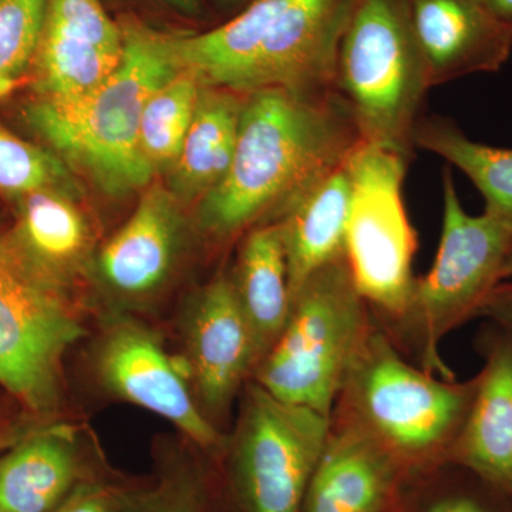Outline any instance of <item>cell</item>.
Masks as SVG:
<instances>
[{
  "label": "cell",
  "mask_w": 512,
  "mask_h": 512,
  "mask_svg": "<svg viewBox=\"0 0 512 512\" xmlns=\"http://www.w3.org/2000/svg\"><path fill=\"white\" fill-rule=\"evenodd\" d=\"M362 141L338 92L248 94L231 168L198 202V227L214 241H228L281 220Z\"/></svg>",
  "instance_id": "obj_1"
},
{
  "label": "cell",
  "mask_w": 512,
  "mask_h": 512,
  "mask_svg": "<svg viewBox=\"0 0 512 512\" xmlns=\"http://www.w3.org/2000/svg\"><path fill=\"white\" fill-rule=\"evenodd\" d=\"M357 0H252L194 35L167 33L178 67L202 86L252 94L336 92L343 36Z\"/></svg>",
  "instance_id": "obj_2"
},
{
  "label": "cell",
  "mask_w": 512,
  "mask_h": 512,
  "mask_svg": "<svg viewBox=\"0 0 512 512\" xmlns=\"http://www.w3.org/2000/svg\"><path fill=\"white\" fill-rule=\"evenodd\" d=\"M123 57L96 90L69 101L30 100L26 123L67 167L111 197L146 190L156 175L140 151V124L151 94L180 72L167 33L138 20L121 23Z\"/></svg>",
  "instance_id": "obj_3"
},
{
  "label": "cell",
  "mask_w": 512,
  "mask_h": 512,
  "mask_svg": "<svg viewBox=\"0 0 512 512\" xmlns=\"http://www.w3.org/2000/svg\"><path fill=\"white\" fill-rule=\"evenodd\" d=\"M430 89L409 0H357L339 49L336 92L363 141L412 160Z\"/></svg>",
  "instance_id": "obj_4"
},
{
  "label": "cell",
  "mask_w": 512,
  "mask_h": 512,
  "mask_svg": "<svg viewBox=\"0 0 512 512\" xmlns=\"http://www.w3.org/2000/svg\"><path fill=\"white\" fill-rule=\"evenodd\" d=\"M370 329L365 299L343 256L293 296L288 322L256 367L255 383L282 402L332 417Z\"/></svg>",
  "instance_id": "obj_5"
},
{
  "label": "cell",
  "mask_w": 512,
  "mask_h": 512,
  "mask_svg": "<svg viewBox=\"0 0 512 512\" xmlns=\"http://www.w3.org/2000/svg\"><path fill=\"white\" fill-rule=\"evenodd\" d=\"M69 286L0 234V387L29 413L53 416L62 402L63 363L83 338Z\"/></svg>",
  "instance_id": "obj_6"
},
{
  "label": "cell",
  "mask_w": 512,
  "mask_h": 512,
  "mask_svg": "<svg viewBox=\"0 0 512 512\" xmlns=\"http://www.w3.org/2000/svg\"><path fill=\"white\" fill-rule=\"evenodd\" d=\"M476 382L417 369L382 332L370 329L343 387L353 423L365 429L404 467L450 450L473 399Z\"/></svg>",
  "instance_id": "obj_7"
},
{
  "label": "cell",
  "mask_w": 512,
  "mask_h": 512,
  "mask_svg": "<svg viewBox=\"0 0 512 512\" xmlns=\"http://www.w3.org/2000/svg\"><path fill=\"white\" fill-rule=\"evenodd\" d=\"M443 229L429 274L416 278L403 319L419 345L423 369L453 380L440 357L441 339L487 301L512 252V221L485 211L470 215L450 167L443 173Z\"/></svg>",
  "instance_id": "obj_8"
},
{
  "label": "cell",
  "mask_w": 512,
  "mask_h": 512,
  "mask_svg": "<svg viewBox=\"0 0 512 512\" xmlns=\"http://www.w3.org/2000/svg\"><path fill=\"white\" fill-rule=\"evenodd\" d=\"M410 160L362 141L348 158L350 208L345 256L357 291L384 315L402 320L414 288L416 234L403 201Z\"/></svg>",
  "instance_id": "obj_9"
},
{
  "label": "cell",
  "mask_w": 512,
  "mask_h": 512,
  "mask_svg": "<svg viewBox=\"0 0 512 512\" xmlns=\"http://www.w3.org/2000/svg\"><path fill=\"white\" fill-rule=\"evenodd\" d=\"M330 431V417L249 384L228 468L238 511L303 512Z\"/></svg>",
  "instance_id": "obj_10"
},
{
  "label": "cell",
  "mask_w": 512,
  "mask_h": 512,
  "mask_svg": "<svg viewBox=\"0 0 512 512\" xmlns=\"http://www.w3.org/2000/svg\"><path fill=\"white\" fill-rule=\"evenodd\" d=\"M96 369L111 394L170 421L201 450L221 446L220 434L191 392L184 362H175L140 323L120 319L107 329Z\"/></svg>",
  "instance_id": "obj_11"
},
{
  "label": "cell",
  "mask_w": 512,
  "mask_h": 512,
  "mask_svg": "<svg viewBox=\"0 0 512 512\" xmlns=\"http://www.w3.org/2000/svg\"><path fill=\"white\" fill-rule=\"evenodd\" d=\"M123 49L121 23L101 0H47L30 74L36 99L69 101L93 92L116 72Z\"/></svg>",
  "instance_id": "obj_12"
},
{
  "label": "cell",
  "mask_w": 512,
  "mask_h": 512,
  "mask_svg": "<svg viewBox=\"0 0 512 512\" xmlns=\"http://www.w3.org/2000/svg\"><path fill=\"white\" fill-rule=\"evenodd\" d=\"M184 365L204 413L228 409L261 362L231 276H218L195 295L183 318Z\"/></svg>",
  "instance_id": "obj_13"
},
{
  "label": "cell",
  "mask_w": 512,
  "mask_h": 512,
  "mask_svg": "<svg viewBox=\"0 0 512 512\" xmlns=\"http://www.w3.org/2000/svg\"><path fill=\"white\" fill-rule=\"evenodd\" d=\"M180 204L153 181L126 224L100 249L97 276L114 298L143 301L167 284L184 244Z\"/></svg>",
  "instance_id": "obj_14"
},
{
  "label": "cell",
  "mask_w": 512,
  "mask_h": 512,
  "mask_svg": "<svg viewBox=\"0 0 512 512\" xmlns=\"http://www.w3.org/2000/svg\"><path fill=\"white\" fill-rule=\"evenodd\" d=\"M409 6L431 87L498 72L510 59L512 25L477 0H409Z\"/></svg>",
  "instance_id": "obj_15"
},
{
  "label": "cell",
  "mask_w": 512,
  "mask_h": 512,
  "mask_svg": "<svg viewBox=\"0 0 512 512\" xmlns=\"http://www.w3.org/2000/svg\"><path fill=\"white\" fill-rule=\"evenodd\" d=\"M104 471L69 427H43L0 451V512H52Z\"/></svg>",
  "instance_id": "obj_16"
},
{
  "label": "cell",
  "mask_w": 512,
  "mask_h": 512,
  "mask_svg": "<svg viewBox=\"0 0 512 512\" xmlns=\"http://www.w3.org/2000/svg\"><path fill=\"white\" fill-rule=\"evenodd\" d=\"M404 468L389 448L349 421L330 431L303 512H383Z\"/></svg>",
  "instance_id": "obj_17"
},
{
  "label": "cell",
  "mask_w": 512,
  "mask_h": 512,
  "mask_svg": "<svg viewBox=\"0 0 512 512\" xmlns=\"http://www.w3.org/2000/svg\"><path fill=\"white\" fill-rule=\"evenodd\" d=\"M448 456L512 491V343L491 349Z\"/></svg>",
  "instance_id": "obj_18"
},
{
  "label": "cell",
  "mask_w": 512,
  "mask_h": 512,
  "mask_svg": "<svg viewBox=\"0 0 512 512\" xmlns=\"http://www.w3.org/2000/svg\"><path fill=\"white\" fill-rule=\"evenodd\" d=\"M247 94L202 86L167 188L180 202H200L224 180L237 150Z\"/></svg>",
  "instance_id": "obj_19"
},
{
  "label": "cell",
  "mask_w": 512,
  "mask_h": 512,
  "mask_svg": "<svg viewBox=\"0 0 512 512\" xmlns=\"http://www.w3.org/2000/svg\"><path fill=\"white\" fill-rule=\"evenodd\" d=\"M346 163L306 192L276 221L284 238L292 299L315 272L345 256L350 208Z\"/></svg>",
  "instance_id": "obj_20"
},
{
  "label": "cell",
  "mask_w": 512,
  "mask_h": 512,
  "mask_svg": "<svg viewBox=\"0 0 512 512\" xmlns=\"http://www.w3.org/2000/svg\"><path fill=\"white\" fill-rule=\"evenodd\" d=\"M231 281L262 360L284 330L292 308L288 259L279 222L247 232Z\"/></svg>",
  "instance_id": "obj_21"
},
{
  "label": "cell",
  "mask_w": 512,
  "mask_h": 512,
  "mask_svg": "<svg viewBox=\"0 0 512 512\" xmlns=\"http://www.w3.org/2000/svg\"><path fill=\"white\" fill-rule=\"evenodd\" d=\"M70 191L40 190L19 198L18 224L10 231L47 275L70 286L92 249V228Z\"/></svg>",
  "instance_id": "obj_22"
},
{
  "label": "cell",
  "mask_w": 512,
  "mask_h": 512,
  "mask_svg": "<svg viewBox=\"0 0 512 512\" xmlns=\"http://www.w3.org/2000/svg\"><path fill=\"white\" fill-rule=\"evenodd\" d=\"M414 147L437 154L476 185L485 211L512 221V150L470 140L453 120L421 117L414 130Z\"/></svg>",
  "instance_id": "obj_23"
},
{
  "label": "cell",
  "mask_w": 512,
  "mask_h": 512,
  "mask_svg": "<svg viewBox=\"0 0 512 512\" xmlns=\"http://www.w3.org/2000/svg\"><path fill=\"white\" fill-rule=\"evenodd\" d=\"M202 84L180 70L151 94L140 124V151L154 175L168 174L190 130Z\"/></svg>",
  "instance_id": "obj_24"
},
{
  "label": "cell",
  "mask_w": 512,
  "mask_h": 512,
  "mask_svg": "<svg viewBox=\"0 0 512 512\" xmlns=\"http://www.w3.org/2000/svg\"><path fill=\"white\" fill-rule=\"evenodd\" d=\"M47 0H0V100L32 74Z\"/></svg>",
  "instance_id": "obj_25"
},
{
  "label": "cell",
  "mask_w": 512,
  "mask_h": 512,
  "mask_svg": "<svg viewBox=\"0 0 512 512\" xmlns=\"http://www.w3.org/2000/svg\"><path fill=\"white\" fill-rule=\"evenodd\" d=\"M69 167L49 150L0 127V192L19 198L40 190L70 191Z\"/></svg>",
  "instance_id": "obj_26"
},
{
  "label": "cell",
  "mask_w": 512,
  "mask_h": 512,
  "mask_svg": "<svg viewBox=\"0 0 512 512\" xmlns=\"http://www.w3.org/2000/svg\"><path fill=\"white\" fill-rule=\"evenodd\" d=\"M208 477L194 464L170 461L151 485L143 512H214Z\"/></svg>",
  "instance_id": "obj_27"
},
{
  "label": "cell",
  "mask_w": 512,
  "mask_h": 512,
  "mask_svg": "<svg viewBox=\"0 0 512 512\" xmlns=\"http://www.w3.org/2000/svg\"><path fill=\"white\" fill-rule=\"evenodd\" d=\"M151 485L104 471L80 485L52 512H143Z\"/></svg>",
  "instance_id": "obj_28"
},
{
  "label": "cell",
  "mask_w": 512,
  "mask_h": 512,
  "mask_svg": "<svg viewBox=\"0 0 512 512\" xmlns=\"http://www.w3.org/2000/svg\"><path fill=\"white\" fill-rule=\"evenodd\" d=\"M426 512H485L483 508L466 497H448L437 501Z\"/></svg>",
  "instance_id": "obj_29"
},
{
  "label": "cell",
  "mask_w": 512,
  "mask_h": 512,
  "mask_svg": "<svg viewBox=\"0 0 512 512\" xmlns=\"http://www.w3.org/2000/svg\"><path fill=\"white\" fill-rule=\"evenodd\" d=\"M494 18L512 25V0H477Z\"/></svg>",
  "instance_id": "obj_30"
},
{
  "label": "cell",
  "mask_w": 512,
  "mask_h": 512,
  "mask_svg": "<svg viewBox=\"0 0 512 512\" xmlns=\"http://www.w3.org/2000/svg\"><path fill=\"white\" fill-rule=\"evenodd\" d=\"M164 2L188 16L198 15L201 10V0H164Z\"/></svg>",
  "instance_id": "obj_31"
},
{
  "label": "cell",
  "mask_w": 512,
  "mask_h": 512,
  "mask_svg": "<svg viewBox=\"0 0 512 512\" xmlns=\"http://www.w3.org/2000/svg\"><path fill=\"white\" fill-rule=\"evenodd\" d=\"M512 276V252L510 256H508L507 261H505L503 268V279L511 278Z\"/></svg>",
  "instance_id": "obj_32"
},
{
  "label": "cell",
  "mask_w": 512,
  "mask_h": 512,
  "mask_svg": "<svg viewBox=\"0 0 512 512\" xmlns=\"http://www.w3.org/2000/svg\"><path fill=\"white\" fill-rule=\"evenodd\" d=\"M220 2L225 6H239L244 5V3H251L252 0H220Z\"/></svg>",
  "instance_id": "obj_33"
},
{
  "label": "cell",
  "mask_w": 512,
  "mask_h": 512,
  "mask_svg": "<svg viewBox=\"0 0 512 512\" xmlns=\"http://www.w3.org/2000/svg\"><path fill=\"white\" fill-rule=\"evenodd\" d=\"M18 440V439H16ZM16 440H6V439H3L2 436H0V451H3V448L5 447H9L10 444H13L15 443Z\"/></svg>",
  "instance_id": "obj_34"
},
{
  "label": "cell",
  "mask_w": 512,
  "mask_h": 512,
  "mask_svg": "<svg viewBox=\"0 0 512 512\" xmlns=\"http://www.w3.org/2000/svg\"><path fill=\"white\" fill-rule=\"evenodd\" d=\"M507 313H508V316H510V318L512 320V292L510 293V295H508V298H507Z\"/></svg>",
  "instance_id": "obj_35"
}]
</instances>
